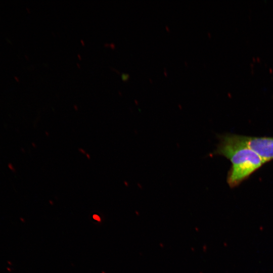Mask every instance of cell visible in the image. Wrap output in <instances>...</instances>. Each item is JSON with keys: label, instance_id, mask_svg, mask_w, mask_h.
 <instances>
[{"label": "cell", "instance_id": "obj_1", "mask_svg": "<svg viewBox=\"0 0 273 273\" xmlns=\"http://www.w3.org/2000/svg\"><path fill=\"white\" fill-rule=\"evenodd\" d=\"M219 142L214 155L223 156L230 160L232 166L227 176L231 188L238 186L265 162L241 141L239 135H220Z\"/></svg>", "mask_w": 273, "mask_h": 273}, {"label": "cell", "instance_id": "obj_2", "mask_svg": "<svg viewBox=\"0 0 273 273\" xmlns=\"http://www.w3.org/2000/svg\"><path fill=\"white\" fill-rule=\"evenodd\" d=\"M248 147L257 154L265 163L273 159V138L239 135Z\"/></svg>", "mask_w": 273, "mask_h": 273}]
</instances>
